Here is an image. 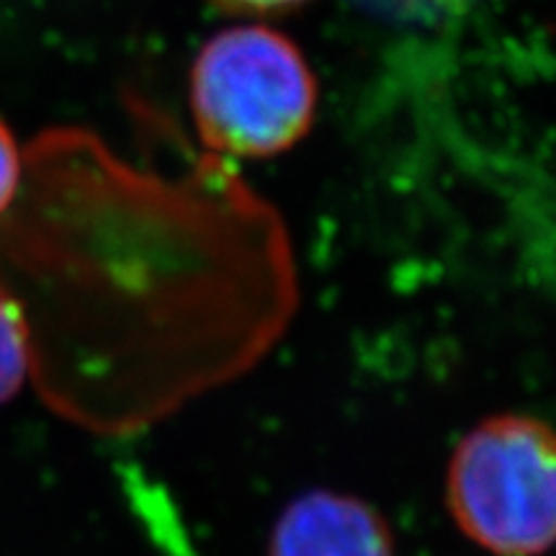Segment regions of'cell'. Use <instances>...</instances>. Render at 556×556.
Masks as SVG:
<instances>
[{
	"instance_id": "6",
	"label": "cell",
	"mask_w": 556,
	"mask_h": 556,
	"mask_svg": "<svg viewBox=\"0 0 556 556\" xmlns=\"http://www.w3.org/2000/svg\"><path fill=\"white\" fill-rule=\"evenodd\" d=\"M214 5L225 9L229 13H276L294 9V5L307 3V0H212Z\"/></svg>"
},
{
	"instance_id": "2",
	"label": "cell",
	"mask_w": 556,
	"mask_h": 556,
	"mask_svg": "<svg viewBox=\"0 0 556 556\" xmlns=\"http://www.w3.org/2000/svg\"><path fill=\"white\" fill-rule=\"evenodd\" d=\"M458 531L492 556H544L556 531V446L533 415L484 417L458 441L446 471Z\"/></svg>"
},
{
	"instance_id": "4",
	"label": "cell",
	"mask_w": 556,
	"mask_h": 556,
	"mask_svg": "<svg viewBox=\"0 0 556 556\" xmlns=\"http://www.w3.org/2000/svg\"><path fill=\"white\" fill-rule=\"evenodd\" d=\"M31 368V338L24 312L0 291V405L13 400Z\"/></svg>"
},
{
	"instance_id": "5",
	"label": "cell",
	"mask_w": 556,
	"mask_h": 556,
	"mask_svg": "<svg viewBox=\"0 0 556 556\" xmlns=\"http://www.w3.org/2000/svg\"><path fill=\"white\" fill-rule=\"evenodd\" d=\"M21 184V155L11 129L0 122V212H5Z\"/></svg>"
},
{
	"instance_id": "1",
	"label": "cell",
	"mask_w": 556,
	"mask_h": 556,
	"mask_svg": "<svg viewBox=\"0 0 556 556\" xmlns=\"http://www.w3.org/2000/svg\"><path fill=\"white\" fill-rule=\"evenodd\" d=\"M317 86L296 45L268 26H232L201 47L191 111L208 150L270 157L294 148L315 119Z\"/></svg>"
},
{
	"instance_id": "3",
	"label": "cell",
	"mask_w": 556,
	"mask_h": 556,
	"mask_svg": "<svg viewBox=\"0 0 556 556\" xmlns=\"http://www.w3.org/2000/svg\"><path fill=\"white\" fill-rule=\"evenodd\" d=\"M268 556H394V533L366 500L312 490L283 507Z\"/></svg>"
}]
</instances>
